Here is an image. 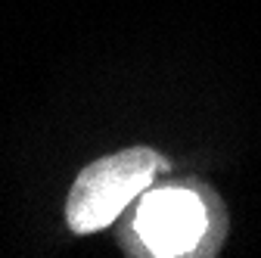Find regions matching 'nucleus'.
<instances>
[{
	"mask_svg": "<svg viewBox=\"0 0 261 258\" xmlns=\"http://www.w3.org/2000/svg\"><path fill=\"white\" fill-rule=\"evenodd\" d=\"M212 199L215 196L193 184L149 190L130 221V234L137 237L146 255H202L218 246V240H212Z\"/></svg>",
	"mask_w": 261,
	"mask_h": 258,
	"instance_id": "2",
	"label": "nucleus"
},
{
	"mask_svg": "<svg viewBox=\"0 0 261 258\" xmlns=\"http://www.w3.org/2000/svg\"><path fill=\"white\" fill-rule=\"evenodd\" d=\"M165 171L168 159L149 146H130L96 159L78 174L65 205V221L75 234L103 230Z\"/></svg>",
	"mask_w": 261,
	"mask_h": 258,
	"instance_id": "1",
	"label": "nucleus"
}]
</instances>
